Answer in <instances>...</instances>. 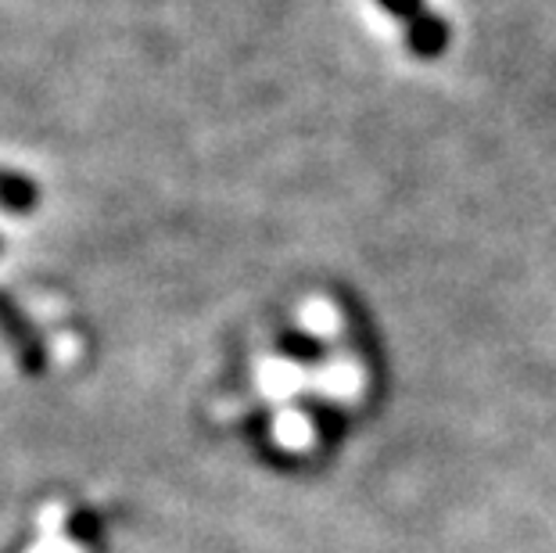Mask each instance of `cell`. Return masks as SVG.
Instances as JSON below:
<instances>
[{
	"label": "cell",
	"mask_w": 556,
	"mask_h": 553,
	"mask_svg": "<svg viewBox=\"0 0 556 553\" xmlns=\"http://www.w3.org/2000/svg\"><path fill=\"white\" fill-rule=\"evenodd\" d=\"M388 15H395V18H402L406 22V29L409 26H417L420 18H428L431 11H428V0H377Z\"/></svg>",
	"instance_id": "cell-1"
}]
</instances>
